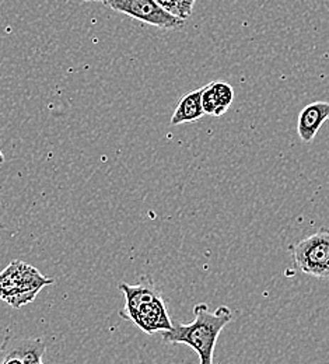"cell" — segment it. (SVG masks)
Returning a JSON list of instances; mask_svg holds the SVG:
<instances>
[{
    "label": "cell",
    "instance_id": "1",
    "mask_svg": "<svg viewBox=\"0 0 329 364\" xmlns=\"http://www.w3.org/2000/svg\"><path fill=\"white\" fill-rule=\"evenodd\" d=\"M195 318L189 323H174L170 331L160 332L164 343L187 345L199 358V364H213L216 343L222 331L233 321V311L220 306L210 311L209 306L199 303L193 307Z\"/></svg>",
    "mask_w": 329,
    "mask_h": 364
},
{
    "label": "cell",
    "instance_id": "2",
    "mask_svg": "<svg viewBox=\"0 0 329 364\" xmlns=\"http://www.w3.org/2000/svg\"><path fill=\"white\" fill-rule=\"evenodd\" d=\"M119 290L125 297V306L119 313L122 318L132 321L147 335L173 328L163 293L150 276H141L138 284L121 283Z\"/></svg>",
    "mask_w": 329,
    "mask_h": 364
},
{
    "label": "cell",
    "instance_id": "3",
    "mask_svg": "<svg viewBox=\"0 0 329 364\" xmlns=\"http://www.w3.org/2000/svg\"><path fill=\"white\" fill-rule=\"evenodd\" d=\"M53 279L23 261L14 259L0 272V300L20 309L31 303L43 287L52 284Z\"/></svg>",
    "mask_w": 329,
    "mask_h": 364
},
{
    "label": "cell",
    "instance_id": "4",
    "mask_svg": "<svg viewBox=\"0 0 329 364\" xmlns=\"http://www.w3.org/2000/svg\"><path fill=\"white\" fill-rule=\"evenodd\" d=\"M290 254L297 271L329 280V228H320L290 245Z\"/></svg>",
    "mask_w": 329,
    "mask_h": 364
},
{
    "label": "cell",
    "instance_id": "5",
    "mask_svg": "<svg viewBox=\"0 0 329 364\" xmlns=\"http://www.w3.org/2000/svg\"><path fill=\"white\" fill-rule=\"evenodd\" d=\"M102 3L114 11L124 13L141 23L163 30H177L185 26V20L166 11L156 0H104Z\"/></svg>",
    "mask_w": 329,
    "mask_h": 364
},
{
    "label": "cell",
    "instance_id": "6",
    "mask_svg": "<svg viewBox=\"0 0 329 364\" xmlns=\"http://www.w3.org/2000/svg\"><path fill=\"white\" fill-rule=\"evenodd\" d=\"M327 119H329V102L315 101L306 105L298 115L297 124V132L301 141L311 143Z\"/></svg>",
    "mask_w": 329,
    "mask_h": 364
},
{
    "label": "cell",
    "instance_id": "7",
    "mask_svg": "<svg viewBox=\"0 0 329 364\" xmlns=\"http://www.w3.org/2000/svg\"><path fill=\"white\" fill-rule=\"evenodd\" d=\"M202 92H203V87L190 91L180 100L176 108V112L171 118V125L195 122L205 115L203 107H202Z\"/></svg>",
    "mask_w": 329,
    "mask_h": 364
},
{
    "label": "cell",
    "instance_id": "8",
    "mask_svg": "<svg viewBox=\"0 0 329 364\" xmlns=\"http://www.w3.org/2000/svg\"><path fill=\"white\" fill-rule=\"evenodd\" d=\"M28 338H6L0 348V364H24Z\"/></svg>",
    "mask_w": 329,
    "mask_h": 364
},
{
    "label": "cell",
    "instance_id": "9",
    "mask_svg": "<svg viewBox=\"0 0 329 364\" xmlns=\"http://www.w3.org/2000/svg\"><path fill=\"white\" fill-rule=\"evenodd\" d=\"M210 85L219 100L222 109L225 112H227V109L230 108V105L233 104V100H234V89L229 83H225V82H212Z\"/></svg>",
    "mask_w": 329,
    "mask_h": 364
},
{
    "label": "cell",
    "instance_id": "10",
    "mask_svg": "<svg viewBox=\"0 0 329 364\" xmlns=\"http://www.w3.org/2000/svg\"><path fill=\"white\" fill-rule=\"evenodd\" d=\"M156 3L163 7L170 14L181 18V1L180 0H156Z\"/></svg>",
    "mask_w": 329,
    "mask_h": 364
},
{
    "label": "cell",
    "instance_id": "11",
    "mask_svg": "<svg viewBox=\"0 0 329 364\" xmlns=\"http://www.w3.org/2000/svg\"><path fill=\"white\" fill-rule=\"evenodd\" d=\"M180 1H181V18L187 20L193 11V6L196 0H180Z\"/></svg>",
    "mask_w": 329,
    "mask_h": 364
},
{
    "label": "cell",
    "instance_id": "12",
    "mask_svg": "<svg viewBox=\"0 0 329 364\" xmlns=\"http://www.w3.org/2000/svg\"><path fill=\"white\" fill-rule=\"evenodd\" d=\"M3 163H4V156H3V153L0 150V164H3Z\"/></svg>",
    "mask_w": 329,
    "mask_h": 364
},
{
    "label": "cell",
    "instance_id": "13",
    "mask_svg": "<svg viewBox=\"0 0 329 364\" xmlns=\"http://www.w3.org/2000/svg\"><path fill=\"white\" fill-rule=\"evenodd\" d=\"M85 1H104V0H85Z\"/></svg>",
    "mask_w": 329,
    "mask_h": 364
},
{
    "label": "cell",
    "instance_id": "14",
    "mask_svg": "<svg viewBox=\"0 0 329 364\" xmlns=\"http://www.w3.org/2000/svg\"><path fill=\"white\" fill-rule=\"evenodd\" d=\"M37 364H44V363H43V362H40V363H37Z\"/></svg>",
    "mask_w": 329,
    "mask_h": 364
}]
</instances>
